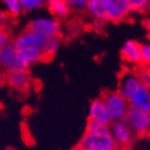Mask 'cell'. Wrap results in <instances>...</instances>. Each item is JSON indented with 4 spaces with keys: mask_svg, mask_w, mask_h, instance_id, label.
I'll use <instances>...</instances> for the list:
<instances>
[{
    "mask_svg": "<svg viewBox=\"0 0 150 150\" xmlns=\"http://www.w3.org/2000/svg\"><path fill=\"white\" fill-rule=\"evenodd\" d=\"M122 122H125L134 132L137 139L145 138L148 131L150 129V112L139 110L129 105Z\"/></svg>",
    "mask_w": 150,
    "mask_h": 150,
    "instance_id": "7a4b0ae2",
    "label": "cell"
},
{
    "mask_svg": "<svg viewBox=\"0 0 150 150\" xmlns=\"http://www.w3.org/2000/svg\"><path fill=\"white\" fill-rule=\"evenodd\" d=\"M111 1L116 6L120 16L122 18V22H131V23H133L134 20L132 17H129L131 9H129L128 1H127V0H111Z\"/></svg>",
    "mask_w": 150,
    "mask_h": 150,
    "instance_id": "ac0fdd59",
    "label": "cell"
},
{
    "mask_svg": "<svg viewBox=\"0 0 150 150\" xmlns=\"http://www.w3.org/2000/svg\"><path fill=\"white\" fill-rule=\"evenodd\" d=\"M21 10L23 12H29L45 6V0H20Z\"/></svg>",
    "mask_w": 150,
    "mask_h": 150,
    "instance_id": "44dd1931",
    "label": "cell"
},
{
    "mask_svg": "<svg viewBox=\"0 0 150 150\" xmlns=\"http://www.w3.org/2000/svg\"><path fill=\"white\" fill-rule=\"evenodd\" d=\"M105 109H106L109 116L111 117V121H122L125 118L128 104L127 101L120 95L116 91H110V89H103L100 92V98H99Z\"/></svg>",
    "mask_w": 150,
    "mask_h": 150,
    "instance_id": "6da1fadb",
    "label": "cell"
},
{
    "mask_svg": "<svg viewBox=\"0 0 150 150\" xmlns=\"http://www.w3.org/2000/svg\"><path fill=\"white\" fill-rule=\"evenodd\" d=\"M86 134H91V133H110V127L104 126L99 122L94 121V120L89 118L87 120V126H86Z\"/></svg>",
    "mask_w": 150,
    "mask_h": 150,
    "instance_id": "d6986e66",
    "label": "cell"
},
{
    "mask_svg": "<svg viewBox=\"0 0 150 150\" xmlns=\"http://www.w3.org/2000/svg\"><path fill=\"white\" fill-rule=\"evenodd\" d=\"M87 10L91 12L96 20L109 22L108 13H106V10H105V7L101 3V0H88Z\"/></svg>",
    "mask_w": 150,
    "mask_h": 150,
    "instance_id": "e0dca14e",
    "label": "cell"
},
{
    "mask_svg": "<svg viewBox=\"0 0 150 150\" xmlns=\"http://www.w3.org/2000/svg\"><path fill=\"white\" fill-rule=\"evenodd\" d=\"M7 18H9V15H7L4 10H0V31L1 29H5V25L7 22Z\"/></svg>",
    "mask_w": 150,
    "mask_h": 150,
    "instance_id": "484cf974",
    "label": "cell"
},
{
    "mask_svg": "<svg viewBox=\"0 0 150 150\" xmlns=\"http://www.w3.org/2000/svg\"><path fill=\"white\" fill-rule=\"evenodd\" d=\"M142 66H150V45H142Z\"/></svg>",
    "mask_w": 150,
    "mask_h": 150,
    "instance_id": "cb8c5ba5",
    "label": "cell"
},
{
    "mask_svg": "<svg viewBox=\"0 0 150 150\" xmlns=\"http://www.w3.org/2000/svg\"><path fill=\"white\" fill-rule=\"evenodd\" d=\"M129 104L133 108L150 112V91L146 89L144 86L140 84L139 89L129 100Z\"/></svg>",
    "mask_w": 150,
    "mask_h": 150,
    "instance_id": "5bb4252c",
    "label": "cell"
},
{
    "mask_svg": "<svg viewBox=\"0 0 150 150\" xmlns=\"http://www.w3.org/2000/svg\"><path fill=\"white\" fill-rule=\"evenodd\" d=\"M89 118L94 120V121L99 122L104 126L110 127L112 123L111 117L109 116L106 109H105L104 104L100 99H94L91 104V112H89Z\"/></svg>",
    "mask_w": 150,
    "mask_h": 150,
    "instance_id": "7c38bea8",
    "label": "cell"
},
{
    "mask_svg": "<svg viewBox=\"0 0 150 150\" xmlns=\"http://www.w3.org/2000/svg\"><path fill=\"white\" fill-rule=\"evenodd\" d=\"M9 42H11L9 33H7L6 29H1V31H0V50H1Z\"/></svg>",
    "mask_w": 150,
    "mask_h": 150,
    "instance_id": "d4e9b609",
    "label": "cell"
},
{
    "mask_svg": "<svg viewBox=\"0 0 150 150\" xmlns=\"http://www.w3.org/2000/svg\"><path fill=\"white\" fill-rule=\"evenodd\" d=\"M145 138H149V139H150V129L148 131V133H146V136H145Z\"/></svg>",
    "mask_w": 150,
    "mask_h": 150,
    "instance_id": "83f0119b",
    "label": "cell"
},
{
    "mask_svg": "<svg viewBox=\"0 0 150 150\" xmlns=\"http://www.w3.org/2000/svg\"><path fill=\"white\" fill-rule=\"evenodd\" d=\"M111 136L115 140L116 150H132L137 137L134 132L122 121H115L110 125Z\"/></svg>",
    "mask_w": 150,
    "mask_h": 150,
    "instance_id": "5b68a950",
    "label": "cell"
},
{
    "mask_svg": "<svg viewBox=\"0 0 150 150\" xmlns=\"http://www.w3.org/2000/svg\"><path fill=\"white\" fill-rule=\"evenodd\" d=\"M61 39L62 38H60V37H49V38H47L44 45L40 48L43 61L48 62L55 56L57 49L60 48V44H61Z\"/></svg>",
    "mask_w": 150,
    "mask_h": 150,
    "instance_id": "9a60e30c",
    "label": "cell"
},
{
    "mask_svg": "<svg viewBox=\"0 0 150 150\" xmlns=\"http://www.w3.org/2000/svg\"><path fill=\"white\" fill-rule=\"evenodd\" d=\"M142 26L145 31H148V33H150V18H144L142 20Z\"/></svg>",
    "mask_w": 150,
    "mask_h": 150,
    "instance_id": "4316f807",
    "label": "cell"
},
{
    "mask_svg": "<svg viewBox=\"0 0 150 150\" xmlns=\"http://www.w3.org/2000/svg\"><path fill=\"white\" fill-rule=\"evenodd\" d=\"M142 45L137 40H128L120 51V56L123 62L140 65L142 61Z\"/></svg>",
    "mask_w": 150,
    "mask_h": 150,
    "instance_id": "30bf717a",
    "label": "cell"
},
{
    "mask_svg": "<svg viewBox=\"0 0 150 150\" xmlns=\"http://www.w3.org/2000/svg\"><path fill=\"white\" fill-rule=\"evenodd\" d=\"M18 69H20V62L17 56V49L13 47L12 42H9L0 50V70L7 73L10 71Z\"/></svg>",
    "mask_w": 150,
    "mask_h": 150,
    "instance_id": "9c48e42d",
    "label": "cell"
},
{
    "mask_svg": "<svg viewBox=\"0 0 150 150\" xmlns=\"http://www.w3.org/2000/svg\"><path fill=\"white\" fill-rule=\"evenodd\" d=\"M129 5L131 11L138 13H146L148 12V3L149 0H127Z\"/></svg>",
    "mask_w": 150,
    "mask_h": 150,
    "instance_id": "7402d4cb",
    "label": "cell"
},
{
    "mask_svg": "<svg viewBox=\"0 0 150 150\" xmlns=\"http://www.w3.org/2000/svg\"><path fill=\"white\" fill-rule=\"evenodd\" d=\"M1 4L4 5L5 12L9 15V16L16 17L22 12L20 0H1Z\"/></svg>",
    "mask_w": 150,
    "mask_h": 150,
    "instance_id": "ffe728a7",
    "label": "cell"
},
{
    "mask_svg": "<svg viewBox=\"0 0 150 150\" xmlns=\"http://www.w3.org/2000/svg\"><path fill=\"white\" fill-rule=\"evenodd\" d=\"M6 82L12 89L17 92L29 91L32 84V77L28 70H13L6 73Z\"/></svg>",
    "mask_w": 150,
    "mask_h": 150,
    "instance_id": "ba28073f",
    "label": "cell"
},
{
    "mask_svg": "<svg viewBox=\"0 0 150 150\" xmlns=\"http://www.w3.org/2000/svg\"><path fill=\"white\" fill-rule=\"evenodd\" d=\"M139 87H140V83L132 73L131 67L122 64L121 69L117 72V91L116 92L121 95L127 103H129V100L132 99V96L136 94Z\"/></svg>",
    "mask_w": 150,
    "mask_h": 150,
    "instance_id": "277c9868",
    "label": "cell"
},
{
    "mask_svg": "<svg viewBox=\"0 0 150 150\" xmlns=\"http://www.w3.org/2000/svg\"><path fill=\"white\" fill-rule=\"evenodd\" d=\"M26 28L29 29V31H32V32L38 33L40 35L47 37V38H49V37H60V38H62L60 21L54 18V17H51V18H47V17L34 18V20L28 22Z\"/></svg>",
    "mask_w": 150,
    "mask_h": 150,
    "instance_id": "8992f818",
    "label": "cell"
},
{
    "mask_svg": "<svg viewBox=\"0 0 150 150\" xmlns=\"http://www.w3.org/2000/svg\"><path fill=\"white\" fill-rule=\"evenodd\" d=\"M45 40H47V37L40 35L38 33L25 28L17 37H15V39L12 40V44L17 50L25 49V48H39L40 49L44 45Z\"/></svg>",
    "mask_w": 150,
    "mask_h": 150,
    "instance_id": "52a82bcc",
    "label": "cell"
},
{
    "mask_svg": "<svg viewBox=\"0 0 150 150\" xmlns=\"http://www.w3.org/2000/svg\"><path fill=\"white\" fill-rule=\"evenodd\" d=\"M69 6L71 9L79 11V12H86L87 11V4L88 0H66Z\"/></svg>",
    "mask_w": 150,
    "mask_h": 150,
    "instance_id": "603a6c76",
    "label": "cell"
},
{
    "mask_svg": "<svg viewBox=\"0 0 150 150\" xmlns=\"http://www.w3.org/2000/svg\"><path fill=\"white\" fill-rule=\"evenodd\" d=\"M115 148L116 144L111 133H83L72 150H114Z\"/></svg>",
    "mask_w": 150,
    "mask_h": 150,
    "instance_id": "3957f363",
    "label": "cell"
},
{
    "mask_svg": "<svg viewBox=\"0 0 150 150\" xmlns=\"http://www.w3.org/2000/svg\"><path fill=\"white\" fill-rule=\"evenodd\" d=\"M148 11L150 12V0H149V3H148Z\"/></svg>",
    "mask_w": 150,
    "mask_h": 150,
    "instance_id": "f1b7e54d",
    "label": "cell"
},
{
    "mask_svg": "<svg viewBox=\"0 0 150 150\" xmlns=\"http://www.w3.org/2000/svg\"><path fill=\"white\" fill-rule=\"evenodd\" d=\"M131 71L134 77L139 81V83L150 91V66L134 65L131 67Z\"/></svg>",
    "mask_w": 150,
    "mask_h": 150,
    "instance_id": "2e32d148",
    "label": "cell"
},
{
    "mask_svg": "<svg viewBox=\"0 0 150 150\" xmlns=\"http://www.w3.org/2000/svg\"><path fill=\"white\" fill-rule=\"evenodd\" d=\"M45 6L48 7L51 16L56 20L66 18L71 13V7L69 6L66 0H47Z\"/></svg>",
    "mask_w": 150,
    "mask_h": 150,
    "instance_id": "4fadbf2b",
    "label": "cell"
},
{
    "mask_svg": "<svg viewBox=\"0 0 150 150\" xmlns=\"http://www.w3.org/2000/svg\"><path fill=\"white\" fill-rule=\"evenodd\" d=\"M17 56L21 70H29L32 65L43 61L42 50L39 48H25L17 50Z\"/></svg>",
    "mask_w": 150,
    "mask_h": 150,
    "instance_id": "8fae6325",
    "label": "cell"
}]
</instances>
